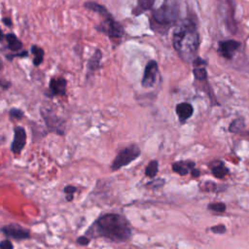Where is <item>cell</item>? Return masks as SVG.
<instances>
[{"label":"cell","instance_id":"obj_1","mask_svg":"<svg viewBox=\"0 0 249 249\" xmlns=\"http://www.w3.org/2000/svg\"><path fill=\"white\" fill-rule=\"evenodd\" d=\"M86 235L105 237L113 242H124L131 235V230L126 219L120 215L109 213L98 218Z\"/></svg>","mask_w":249,"mask_h":249},{"label":"cell","instance_id":"obj_2","mask_svg":"<svg viewBox=\"0 0 249 249\" xmlns=\"http://www.w3.org/2000/svg\"><path fill=\"white\" fill-rule=\"evenodd\" d=\"M199 45V36L195 22L189 18L182 20L173 33V47L179 56L187 62L193 61Z\"/></svg>","mask_w":249,"mask_h":249},{"label":"cell","instance_id":"obj_3","mask_svg":"<svg viewBox=\"0 0 249 249\" xmlns=\"http://www.w3.org/2000/svg\"><path fill=\"white\" fill-rule=\"evenodd\" d=\"M85 7L101 16L102 21L96 27L97 30L106 34L110 38H121L123 36L124 34L123 26L112 18V16L107 12V10L104 7L93 2L86 3Z\"/></svg>","mask_w":249,"mask_h":249},{"label":"cell","instance_id":"obj_4","mask_svg":"<svg viewBox=\"0 0 249 249\" xmlns=\"http://www.w3.org/2000/svg\"><path fill=\"white\" fill-rule=\"evenodd\" d=\"M179 10L174 3H164L153 14V28L158 32L168 29L177 19Z\"/></svg>","mask_w":249,"mask_h":249},{"label":"cell","instance_id":"obj_5","mask_svg":"<svg viewBox=\"0 0 249 249\" xmlns=\"http://www.w3.org/2000/svg\"><path fill=\"white\" fill-rule=\"evenodd\" d=\"M140 156V149L136 145H131L122 149L112 162L111 169L116 171L123 166L127 165Z\"/></svg>","mask_w":249,"mask_h":249},{"label":"cell","instance_id":"obj_6","mask_svg":"<svg viewBox=\"0 0 249 249\" xmlns=\"http://www.w3.org/2000/svg\"><path fill=\"white\" fill-rule=\"evenodd\" d=\"M41 115L50 130L58 133L59 135L64 134V122L61 118L55 115V113L50 108H41Z\"/></svg>","mask_w":249,"mask_h":249},{"label":"cell","instance_id":"obj_7","mask_svg":"<svg viewBox=\"0 0 249 249\" xmlns=\"http://www.w3.org/2000/svg\"><path fill=\"white\" fill-rule=\"evenodd\" d=\"M3 233L11 238H15L18 240L28 239L30 238V231L27 229L22 228L18 224H10L1 229Z\"/></svg>","mask_w":249,"mask_h":249},{"label":"cell","instance_id":"obj_8","mask_svg":"<svg viewBox=\"0 0 249 249\" xmlns=\"http://www.w3.org/2000/svg\"><path fill=\"white\" fill-rule=\"evenodd\" d=\"M67 82L63 77H53L50 81L49 90L46 95L49 97H53L56 95H65Z\"/></svg>","mask_w":249,"mask_h":249},{"label":"cell","instance_id":"obj_9","mask_svg":"<svg viewBox=\"0 0 249 249\" xmlns=\"http://www.w3.org/2000/svg\"><path fill=\"white\" fill-rule=\"evenodd\" d=\"M26 143V132L21 126H16L14 128V138L11 145V150L15 155H18L24 148Z\"/></svg>","mask_w":249,"mask_h":249},{"label":"cell","instance_id":"obj_10","mask_svg":"<svg viewBox=\"0 0 249 249\" xmlns=\"http://www.w3.org/2000/svg\"><path fill=\"white\" fill-rule=\"evenodd\" d=\"M158 63L155 60H150L144 70L143 78H142V86L144 88H151L154 86L156 82V77L158 73Z\"/></svg>","mask_w":249,"mask_h":249},{"label":"cell","instance_id":"obj_11","mask_svg":"<svg viewBox=\"0 0 249 249\" xmlns=\"http://www.w3.org/2000/svg\"><path fill=\"white\" fill-rule=\"evenodd\" d=\"M239 46H240V43L235 40L222 41V42H219L218 52L223 57L230 59L233 56L234 53L237 51Z\"/></svg>","mask_w":249,"mask_h":249},{"label":"cell","instance_id":"obj_12","mask_svg":"<svg viewBox=\"0 0 249 249\" xmlns=\"http://www.w3.org/2000/svg\"><path fill=\"white\" fill-rule=\"evenodd\" d=\"M175 111H176V114H177L180 122L183 123L192 117V115L194 113V108L190 103L182 102V103H179L176 105Z\"/></svg>","mask_w":249,"mask_h":249},{"label":"cell","instance_id":"obj_13","mask_svg":"<svg viewBox=\"0 0 249 249\" xmlns=\"http://www.w3.org/2000/svg\"><path fill=\"white\" fill-rule=\"evenodd\" d=\"M194 70H193V73L195 75V77L197 79V80H200V81H203L206 79L207 77V71L205 69V64H206V61L199 58V57H196L194 60Z\"/></svg>","mask_w":249,"mask_h":249},{"label":"cell","instance_id":"obj_14","mask_svg":"<svg viewBox=\"0 0 249 249\" xmlns=\"http://www.w3.org/2000/svg\"><path fill=\"white\" fill-rule=\"evenodd\" d=\"M195 167V162L191 160L176 161L172 164V170L180 175H187Z\"/></svg>","mask_w":249,"mask_h":249},{"label":"cell","instance_id":"obj_15","mask_svg":"<svg viewBox=\"0 0 249 249\" xmlns=\"http://www.w3.org/2000/svg\"><path fill=\"white\" fill-rule=\"evenodd\" d=\"M212 174L219 179L224 178L229 173V168L221 160H214L209 164Z\"/></svg>","mask_w":249,"mask_h":249},{"label":"cell","instance_id":"obj_16","mask_svg":"<svg viewBox=\"0 0 249 249\" xmlns=\"http://www.w3.org/2000/svg\"><path fill=\"white\" fill-rule=\"evenodd\" d=\"M4 39L7 41L8 49L12 52H18L22 48V43L20 40L18 39V37L13 33L5 34Z\"/></svg>","mask_w":249,"mask_h":249},{"label":"cell","instance_id":"obj_17","mask_svg":"<svg viewBox=\"0 0 249 249\" xmlns=\"http://www.w3.org/2000/svg\"><path fill=\"white\" fill-rule=\"evenodd\" d=\"M102 57V53L100 52V50H96L94 52V53L92 54V56L89 58V63H88V70L90 72L95 71L96 69L99 68L100 66V60Z\"/></svg>","mask_w":249,"mask_h":249},{"label":"cell","instance_id":"obj_18","mask_svg":"<svg viewBox=\"0 0 249 249\" xmlns=\"http://www.w3.org/2000/svg\"><path fill=\"white\" fill-rule=\"evenodd\" d=\"M30 51H31L32 54L34 55L33 64L35 66H39L43 62V59H44V54H45L44 50L42 48L36 46V45H33L30 49Z\"/></svg>","mask_w":249,"mask_h":249},{"label":"cell","instance_id":"obj_19","mask_svg":"<svg viewBox=\"0 0 249 249\" xmlns=\"http://www.w3.org/2000/svg\"><path fill=\"white\" fill-rule=\"evenodd\" d=\"M155 3V0H137L136 9L133 11V14L139 15L145 11L150 10Z\"/></svg>","mask_w":249,"mask_h":249},{"label":"cell","instance_id":"obj_20","mask_svg":"<svg viewBox=\"0 0 249 249\" xmlns=\"http://www.w3.org/2000/svg\"><path fill=\"white\" fill-rule=\"evenodd\" d=\"M159 170V163L157 160H151L145 168V175L150 178H154Z\"/></svg>","mask_w":249,"mask_h":249},{"label":"cell","instance_id":"obj_21","mask_svg":"<svg viewBox=\"0 0 249 249\" xmlns=\"http://www.w3.org/2000/svg\"><path fill=\"white\" fill-rule=\"evenodd\" d=\"M243 126H244L243 119H236V120H234V121L231 124L229 129H230L231 132H237V131H239L241 128H243Z\"/></svg>","mask_w":249,"mask_h":249},{"label":"cell","instance_id":"obj_22","mask_svg":"<svg viewBox=\"0 0 249 249\" xmlns=\"http://www.w3.org/2000/svg\"><path fill=\"white\" fill-rule=\"evenodd\" d=\"M208 209L214 212L222 213L226 210V204L223 202H212L208 204Z\"/></svg>","mask_w":249,"mask_h":249},{"label":"cell","instance_id":"obj_23","mask_svg":"<svg viewBox=\"0 0 249 249\" xmlns=\"http://www.w3.org/2000/svg\"><path fill=\"white\" fill-rule=\"evenodd\" d=\"M77 191V188L75 186L72 185H68L64 188L63 192L66 194V200L67 201H72L73 200V196H74V193Z\"/></svg>","mask_w":249,"mask_h":249},{"label":"cell","instance_id":"obj_24","mask_svg":"<svg viewBox=\"0 0 249 249\" xmlns=\"http://www.w3.org/2000/svg\"><path fill=\"white\" fill-rule=\"evenodd\" d=\"M9 115L11 118L13 119H16V120H20L22 119L24 113L23 111H21L20 109H18V108H12L9 112Z\"/></svg>","mask_w":249,"mask_h":249},{"label":"cell","instance_id":"obj_25","mask_svg":"<svg viewBox=\"0 0 249 249\" xmlns=\"http://www.w3.org/2000/svg\"><path fill=\"white\" fill-rule=\"evenodd\" d=\"M210 230L214 233H224L226 231V227L224 225H217L212 227Z\"/></svg>","mask_w":249,"mask_h":249},{"label":"cell","instance_id":"obj_26","mask_svg":"<svg viewBox=\"0 0 249 249\" xmlns=\"http://www.w3.org/2000/svg\"><path fill=\"white\" fill-rule=\"evenodd\" d=\"M77 243L78 244H80V245H83V246H85V245H88L89 243V238L88 237V235H82V236H79L78 238H77Z\"/></svg>","mask_w":249,"mask_h":249},{"label":"cell","instance_id":"obj_27","mask_svg":"<svg viewBox=\"0 0 249 249\" xmlns=\"http://www.w3.org/2000/svg\"><path fill=\"white\" fill-rule=\"evenodd\" d=\"M164 184V180L162 179H156V180H153L152 182L148 183L147 186H152L153 188H159L160 186H162Z\"/></svg>","mask_w":249,"mask_h":249},{"label":"cell","instance_id":"obj_28","mask_svg":"<svg viewBox=\"0 0 249 249\" xmlns=\"http://www.w3.org/2000/svg\"><path fill=\"white\" fill-rule=\"evenodd\" d=\"M14 246H13V244L11 243V241L10 240H8V239H5V240H3V241H1L0 242V248L1 249H12Z\"/></svg>","mask_w":249,"mask_h":249},{"label":"cell","instance_id":"obj_29","mask_svg":"<svg viewBox=\"0 0 249 249\" xmlns=\"http://www.w3.org/2000/svg\"><path fill=\"white\" fill-rule=\"evenodd\" d=\"M191 174H192L193 177H198L199 174H200V172H199L198 169H196V168L194 167V168L191 170Z\"/></svg>","mask_w":249,"mask_h":249},{"label":"cell","instance_id":"obj_30","mask_svg":"<svg viewBox=\"0 0 249 249\" xmlns=\"http://www.w3.org/2000/svg\"><path fill=\"white\" fill-rule=\"evenodd\" d=\"M3 21H4V22H5V24H7V25H11V24H12V22H11L10 18H4V19H3Z\"/></svg>","mask_w":249,"mask_h":249},{"label":"cell","instance_id":"obj_31","mask_svg":"<svg viewBox=\"0 0 249 249\" xmlns=\"http://www.w3.org/2000/svg\"><path fill=\"white\" fill-rule=\"evenodd\" d=\"M2 67H3V63H2V61H1V59H0V70L2 69Z\"/></svg>","mask_w":249,"mask_h":249}]
</instances>
